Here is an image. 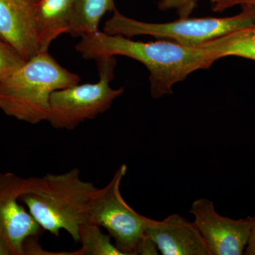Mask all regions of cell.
Wrapping results in <instances>:
<instances>
[{
	"label": "cell",
	"instance_id": "1",
	"mask_svg": "<svg viewBox=\"0 0 255 255\" xmlns=\"http://www.w3.org/2000/svg\"><path fill=\"white\" fill-rule=\"evenodd\" d=\"M76 50L86 60L122 55L143 64L150 72L151 95L155 99L172 94L175 84L196 70L209 68L218 60L213 52L202 47L172 41L145 43L100 31L82 36Z\"/></svg>",
	"mask_w": 255,
	"mask_h": 255
},
{
	"label": "cell",
	"instance_id": "2",
	"mask_svg": "<svg viewBox=\"0 0 255 255\" xmlns=\"http://www.w3.org/2000/svg\"><path fill=\"white\" fill-rule=\"evenodd\" d=\"M80 81L78 75L62 67L48 51L39 52L0 81V110L32 125L47 122L52 94Z\"/></svg>",
	"mask_w": 255,
	"mask_h": 255
},
{
	"label": "cell",
	"instance_id": "3",
	"mask_svg": "<svg viewBox=\"0 0 255 255\" xmlns=\"http://www.w3.org/2000/svg\"><path fill=\"white\" fill-rule=\"evenodd\" d=\"M93 183L83 180L78 168L41 177L35 192L25 194L20 201L43 231L59 236L65 231L75 243L80 227L89 222V213L98 191Z\"/></svg>",
	"mask_w": 255,
	"mask_h": 255
},
{
	"label": "cell",
	"instance_id": "4",
	"mask_svg": "<svg viewBox=\"0 0 255 255\" xmlns=\"http://www.w3.org/2000/svg\"><path fill=\"white\" fill-rule=\"evenodd\" d=\"M255 26V6L246 5L239 14L229 17L180 18L172 22L147 23L127 17L117 9L105 23L104 32L130 38L151 36L183 46L199 47L242 28Z\"/></svg>",
	"mask_w": 255,
	"mask_h": 255
},
{
	"label": "cell",
	"instance_id": "5",
	"mask_svg": "<svg viewBox=\"0 0 255 255\" xmlns=\"http://www.w3.org/2000/svg\"><path fill=\"white\" fill-rule=\"evenodd\" d=\"M98 64L100 80L94 84L72 85L56 90L50 99L47 122L52 127L71 130L86 120H91L105 113L116 99L124 93V88H112L115 60L102 58Z\"/></svg>",
	"mask_w": 255,
	"mask_h": 255
},
{
	"label": "cell",
	"instance_id": "6",
	"mask_svg": "<svg viewBox=\"0 0 255 255\" xmlns=\"http://www.w3.org/2000/svg\"><path fill=\"white\" fill-rule=\"evenodd\" d=\"M127 173V164H123L109 184L98 189L90 207L88 223L105 228L124 255H136L146 230L155 220L138 214L124 200L120 187Z\"/></svg>",
	"mask_w": 255,
	"mask_h": 255
},
{
	"label": "cell",
	"instance_id": "7",
	"mask_svg": "<svg viewBox=\"0 0 255 255\" xmlns=\"http://www.w3.org/2000/svg\"><path fill=\"white\" fill-rule=\"evenodd\" d=\"M41 177L23 178L11 172H0V242L9 255H25L29 238L39 237L42 229L20 198L35 192Z\"/></svg>",
	"mask_w": 255,
	"mask_h": 255
},
{
	"label": "cell",
	"instance_id": "8",
	"mask_svg": "<svg viewBox=\"0 0 255 255\" xmlns=\"http://www.w3.org/2000/svg\"><path fill=\"white\" fill-rule=\"evenodd\" d=\"M190 214L205 241L209 255L244 254L251 236L253 217L234 220L216 212L214 203L207 199L193 202Z\"/></svg>",
	"mask_w": 255,
	"mask_h": 255
},
{
	"label": "cell",
	"instance_id": "9",
	"mask_svg": "<svg viewBox=\"0 0 255 255\" xmlns=\"http://www.w3.org/2000/svg\"><path fill=\"white\" fill-rule=\"evenodd\" d=\"M38 0H0V38L25 61L40 50L36 11Z\"/></svg>",
	"mask_w": 255,
	"mask_h": 255
},
{
	"label": "cell",
	"instance_id": "10",
	"mask_svg": "<svg viewBox=\"0 0 255 255\" xmlns=\"http://www.w3.org/2000/svg\"><path fill=\"white\" fill-rule=\"evenodd\" d=\"M146 234L163 255H209L196 225L179 214L155 221L147 228Z\"/></svg>",
	"mask_w": 255,
	"mask_h": 255
},
{
	"label": "cell",
	"instance_id": "11",
	"mask_svg": "<svg viewBox=\"0 0 255 255\" xmlns=\"http://www.w3.org/2000/svg\"><path fill=\"white\" fill-rule=\"evenodd\" d=\"M75 0H38L36 19L41 52L48 51L52 42L69 33Z\"/></svg>",
	"mask_w": 255,
	"mask_h": 255
},
{
	"label": "cell",
	"instance_id": "12",
	"mask_svg": "<svg viewBox=\"0 0 255 255\" xmlns=\"http://www.w3.org/2000/svg\"><path fill=\"white\" fill-rule=\"evenodd\" d=\"M115 9V0H75L69 34L81 38L98 31L104 15Z\"/></svg>",
	"mask_w": 255,
	"mask_h": 255
},
{
	"label": "cell",
	"instance_id": "13",
	"mask_svg": "<svg viewBox=\"0 0 255 255\" xmlns=\"http://www.w3.org/2000/svg\"><path fill=\"white\" fill-rule=\"evenodd\" d=\"M199 47L211 50L218 60L238 56L255 61V26L232 32Z\"/></svg>",
	"mask_w": 255,
	"mask_h": 255
},
{
	"label": "cell",
	"instance_id": "14",
	"mask_svg": "<svg viewBox=\"0 0 255 255\" xmlns=\"http://www.w3.org/2000/svg\"><path fill=\"white\" fill-rule=\"evenodd\" d=\"M81 248L66 255H124L112 242L110 235L102 233L100 226L95 223L82 225L79 233Z\"/></svg>",
	"mask_w": 255,
	"mask_h": 255
},
{
	"label": "cell",
	"instance_id": "15",
	"mask_svg": "<svg viewBox=\"0 0 255 255\" xmlns=\"http://www.w3.org/2000/svg\"><path fill=\"white\" fill-rule=\"evenodd\" d=\"M25 62L16 50L0 38V81L14 73Z\"/></svg>",
	"mask_w": 255,
	"mask_h": 255
},
{
	"label": "cell",
	"instance_id": "16",
	"mask_svg": "<svg viewBox=\"0 0 255 255\" xmlns=\"http://www.w3.org/2000/svg\"><path fill=\"white\" fill-rule=\"evenodd\" d=\"M197 0H159V9H175L180 18L189 17L196 6Z\"/></svg>",
	"mask_w": 255,
	"mask_h": 255
},
{
	"label": "cell",
	"instance_id": "17",
	"mask_svg": "<svg viewBox=\"0 0 255 255\" xmlns=\"http://www.w3.org/2000/svg\"><path fill=\"white\" fill-rule=\"evenodd\" d=\"M213 4V10L215 11H223L236 5H253L255 6V0H211Z\"/></svg>",
	"mask_w": 255,
	"mask_h": 255
},
{
	"label": "cell",
	"instance_id": "18",
	"mask_svg": "<svg viewBox=\"0 0 255 255\" xmlns=\"http://www.w3.org/2000/svg\"><path fill=\"white\" fill-rule=\"evenodd\" d=\"M159 251L155 243L146 234L145 238L142 239L137 250V255H157Z\"/></svg>",
	"mask_w": 255,
	"mask_h": 255
},
{
	"label": "cell",
	"instance_id": "19",
	"mask_svg": "<svg viewBox=\"0 0 255 255\" xmlns=\"http://www.w3.org/2000/svg\"><path fill=\"white\" fill-rule=\"evenodd\" d=\"M247 255H255V216L253 217L251 236L244 253Z\"/></svg>",
	"mask_w": 255,
	"mask_h": 255
},
{
	"label": "cell",
	"instance_id": "20",
	"mask_svg": "<svg viewBox=\"0 0 255 255\" xmlns=\"http://www.w3.org/2000/svg\"><path fill=\"white\" fill-rule=\"evenodd\" d=\"M0 255H9V253H8V252L5 249L4 246H2L1 242H0Z\"/></svg>",
	"mask_w": 255,
	"mask_h": 255
}]
</instances>
